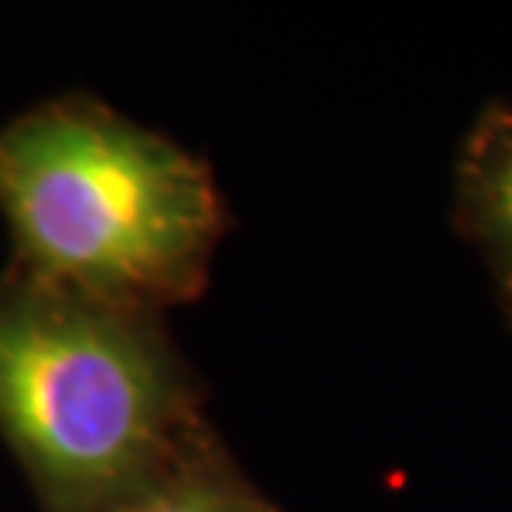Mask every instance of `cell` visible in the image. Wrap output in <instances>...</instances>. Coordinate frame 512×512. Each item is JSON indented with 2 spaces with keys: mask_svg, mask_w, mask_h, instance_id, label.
Listing matches in <instances>:
<instances>
[{
  "mask_svg": "<svg viewBox=\"0 0 512 512\" xmlns=\"http://www.w3.org/2000/svg\"><path fill=\"white\" fill-rule=\"evenodd\" d=\"M453 223L489 273L512 330V104H489L459 143Z\"/></svg>",
  "mask_w": 512,
  "mask_h": 512,
  "instance_id": "obj_3",
  "label": "cell"
},
{
  "mask_svg": "<svg viewBox=\"0 0 512 512\" xmlns=\"http://www.w3.org/2000/svg\"><path fill=\"white\" fill-rule=\"evenodd\" d=\"M207 386L167 313L7 266L0 436L44 512H114L207 426Z\"/></svg>",
  "mask_w": 512,
  "mask_h": 512,
  "instance_id": "obj_2",
  "label": "cell"
},
{
  "mask_svg": "<svg viewBox=\"0 0 512 512\" xmlns=\"http://www.w3.org/2000/svg\"><path fill=\"white\" fill-rule=\"evenodd\" d=\"M0 213L14 270L157 313L207 293L230 230L210 163L90 90L0 127Z\"/></svg>",
  "mask_w": 512,
  "mask_h": 512,
  "instance_id": "obj_1",
  "label": "cell"
},
{
  "mask_svg": "<svg viewBox=\"0 0 512 512\" xmlns=\"http://www.w3.org/2000/svg\"><path fill=\"white\" fill-rule=\"evenodd\" d=\"M114 512H280L207 423L147 486Z\"/></svg>",
  "mask_w": 512,
  "mask_h": 512,
  "instance_id": "obj_4",
  "label": "cell"
}]
</instances>
